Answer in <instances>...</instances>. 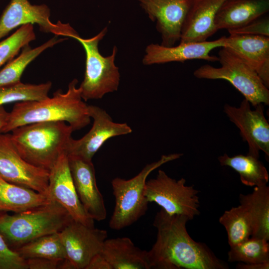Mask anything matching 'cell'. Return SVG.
<instances>
[{"mask_svg":"<svg viewBox=\"0 0 269 269\" xmlns=\"http://www.w3.org/2000/svg\"><path fill=\"white\" fill-rule=\"evenodd\" d=\"M186 216L170 215L162 209L157 212L153 225L156 240L147 251L150 269H227L204 243L195 241L189 235Z\"/></svg>","mask_w":269,"mask_h":269,"instance_id":"1","label":"cell"},{"mask_svg":"<svg viewBox=\"0 0 269 269\" xmlns=\"http://www.w3.org/2000/svg\"><path fill=\"white\" fill-rule=\"evenodd\" d=\"M76 79L71 81L66 92L57 90L51 98L38 101L15 103L8 113L0 133H7L20 126L43 122H64L73 131L88 125L91 117L88 105L81 96Z\"/></svg>","mask_w":269,"mask_h":269,"instance_id":"2","label":"cell"},{"mask_svg":"<svg viewBox=\"0 0 269 269\" xmlns=\"http://www.w3.org/2000/svg\"><path fill=\"white\" fill-rule=\"evenodd\" d=\"M72 128L64 122H38L20 126L11 132L12 141L29 163L49 171L67 152Z\"/></svg>","mask_w":269,"mask_h":269,"instance_id":"3","label":"cell"},{"mask_svg":"<svg viewBox=\"0 0 269 269\" xmlns=\"http://www.w3.org/2000/svg\"><path fill=\"white\" fill-rule=\"evenodd\" d=\"M72 220L63 207L51 200L45 205L13 215L0 212V234L15 251L36 238L60 232Z\"/></svg>","mask_w":269,"mask_h":269,"instance_id":"4","label":"cell"},{"mask_svg":"<svg viewBox=\"0 0 269 269\" xmlns=\"http://www.w3.org/2000/svg\"><path fill=\"white\" fill-rule=\"evenodd\" d=\"M182 155V153L162 155L158 160L146 164L131 179H113L111 183L115 205L109 221L110 228L121 230L132 225L144 215L149 203L144 195L148 176L162 165L177 159Z\"/></svg>","mask_w":269,"mask_h":269,"instance_id":"5","label":"cell"},{"mask_svg":"<svg viewBox=\"0 0 269 269\" xmlns=\"http://www.w3.org/2000/svg\"><path fill=\"white\" fill-rule=\"evenodd\" d=\"M218 57L220 67L202 65L194 71V76L198 79L228 81L253 107L269 105V88L253 69L224 47L219 50Z\"/></svg>","mask_w":269,"mask_h":269,"instance_id":"6","label":"cell"},{"mask_svg":"<svg viewBox=\"0 0 269 269\" xmlns=\"http://www.w3.org/2000/svg\"><path fill=\"white\" fill-rule=\"evenodd\" d=\"M107 32L105 27L91 38H75L83 46L86 54L84 77L79 86L84 101L100 99L105 94L116 91L119 86L120 74L115 63L117 47L114 46L111 55L106 57L100 53L98 48L99 42Z\"/></svg>","mask_w":269,"mask_h":269,"instance_id":"7","label":"cell"},{"mask_svg":"<svg viewBox=\"0 0 269 269\" xmlns=\"http://www.w3.org/2000/svg\"><path fill=\"white\" fill-rule=\"evenodd\" d=\"M199 191L186 185V180H176L159 170L155 178L146 181L144 195L170 215L186 216L190 220L200 214Z\"/></svg>","mask_w":269,"mask_h":269,"instance_id":"8","label":"cell"},{"mask_svg":"<svg viewBox=\"0 0 269 269\" xmlns=\"http://www.w3.org/2000/svg\"><path fill=\"white\" fill-rule=\"evenodd\" d=\"M50 9L45 4H32L28 0H10L0 16V40L14 29L27 24H36L40 31L75 39L79 36L69 23L50 20Z\"/></svg>","mask_w":269,"mask_h":269,"instance_id":"9","label":"cell"},{"mask_svg":"<svg viewBox=\"0 0 269 269\" xmlns=\"http://www.w3.org/2000/svg\"><path fill=\"white\" fill-rule=\"evenodd\" d=\"M49 175V171L29 163L21 156L10 134L0 133V178L47 196Z\"/></svg>","mask_w":269,"mask_h":269,"instance_id":"10","label":"cell"},{"mask_svg":"<svg viewBox=\"0 0 269 269\" xmlns=\"http://www.w3.org/2000/svg\"><path fill=\"white\" fill-rule=\"evenodd\" d=\"M251 104L244 99L239 107L225 104L224 113L239 130L243 140L248 145V153L259 158L260 151L269 156V124L265 114L263 104L252 108Z\"/></svg>","mask_w":269,"mask_h":269,"instance_id":"11","label":"cell"},{"mask_svg":"<svg viewBox=\"0 0 269 269\" xmlns=\"http://www.w3.org/2000/svg\"><path fill=\"white\" fill-rule=\"evenodd\" d=\"M59 234L65 248L68 269H86L100 253L108 233L72 220Z\"/></svg>","mask_w":269,"mask_h":269,"instance_id":"12","label":"cell"},{"mask_svg":"<svg viewBox=\"0 0 269 269\" xmlns=\"http://www.w3.org/2000/svg\"><path fill=\"white\" fill-rule=\"evenodd\" d=\"M88 111L91 119L93 120L92 127L82 138H72L67 154L92 161L94 155L107 140L129 134L132 129L127 123L113 122L106 111L98 106L88 105Z\"/></svg>","mask_w":269,"mask_h":269,"instance_id":"13","label":"cell"},{"mask_svg":"<svg viewBox=\"0 0 269 269\" xmlns=\"http://www.w3.org/2000/svg\"><path fill=\"white\" fill-rule=\"evenodd\" d=\"M160 33L161 45H174L181 38L182 26L192 0H137Z\"/></svg>","mask_w":269,"mask_h":269,"instance_id":"14","label":"cell"},{"mask_svg":"<svg viewBox=\"0 0 269 269\" xmlns=\"http://www.w3.org/2000/svg\"><path fill=\"white\" fill-rule=\"evenodd\" d=\"M47 196L63 207L74 220L94 227V220L85 212L77 194L66 153L60 156L49 171Z\"/></svg>","mask_w":269,"mask_h":269,"instance_id":"15","label":"cell"},{"mask_svg":"<svg viewBox=\"0 0 269 269\" xmlns=\"http://www.w3.org/2000/svg\"><path fill=\"white\" fill-rule=\"evenodd\" d=\"M69 167L79 199L88 216L94 220L106 219L107 210L99 190L92 161L68 156Z\"/></svg>","mask_w":269,"mask_h":269,"instance_id":"16","label":"cell"},{"mask_svg":"<svg viewBox=\"0 0 269 269\" xmlns=\"http://www.w3.org/2000/svg\"><path fill=\"white\" fill-rule=\"evenodd\" d=\"M225 37L213 41L180 42L177 46H171L152 43L145 49L142 63L149 65L172 62H184L193 59L217 62L218 56L210 55V52L215 48L224 46Z\"/></svg>","mask_w":269,"mask_h":269,"instance_id":"17","label":"cell"},{"mask_svg":"<svg viewBox=\"0 0 269 269\" xmlns=\"http://www.w3.org/2000/svg\"><path fill=\"white\" fill-rule=\"evenodd\" d=\"M244 61L258 74L269 88V37L254 35H230L223 47Z\"/></svg>","mask_w":269,"mask_h":269,"instance_id":"18","label":"cell"},{"mask_svg":"<svg viewBox=\"0 0 269 269\" xmlns=\"http://www.w3.org/2000/svg\"><path fill=\"white\" fill-rule=\"evenodd\" d=\"M226 0H192L184 20L180 42H203L218 30L215 19Z\"/></svg>","mask_w":269,"mask_h":269,"instance_id":"19","label":"cell"},{"mask_svg":"<svg viewBox=\"0 0 269 269\" xmlns=\"http://www.w3.org/2000/svg\"><path fill=\"white\" fill-rule=\"evenodd\" d=\"M269 10V0H226L215 19L217 30L236 29L264 15Z\"/></svg>","mask_w":269,"mask_h":269,"instance_id":"20","label":"cell"},{"mask_svg":"<svg viewBox=\"0 0 269 269\" xmlns=\"http://www.w3.org/2000/svg\"><path fill=\"white\" fill-rule=\"evenodd\" d=\"M100 254L112 269H149L147 251L135 246L128 237L107 239Z\"/></svg>","mask_w":269,"mask_h":269,"instance_id":"21","label":"cell"},{"mask_svg":"<svg viewBox=\"0 0 269 269\" xmlns=\"http://www.w3.org/2000/svg\"><path fill=\"white\" fill-rule=\"evenodd\" d=\"M239 202L249 218L251 237L269 241V187H254L251 193L240 194Z\"/></svg>","mask_w":269,"mask_h":269,"instance_id":"22","label":"cell"},{"mask_svg":"<svg viewBox=\"0 0 269 269\" xmlns=\"http://www.w3.org/2000/svg\"><path fill=\"white\" fill-rule=\"evenodd\" d=\"M50 200L45 194L0 177V212L19 213L45 205Z\"/></svg>","mask_w":269,"mask_h":269,"instance_id":"23","label":"cell"},{"mask_svg":"<svg viewBox=\"0 0 269 269\" xmlns=\"http://www.w3.org/2000/svg\"><path fill=\"white\" fill-rule=\"evenodd\" d=\"M218 160L221 165L230 167L238 172L241 181L246 186H262L269 182L268 170L259 158L248 153L233 156L225 153Z\"/></svg>","mask_w":269,"mask_h":269,"instance_id":"24","label":"cell"},{"mask_svg":"<svg viewBox=\"0 0 269 269\" xmlns=\"http://www.w3.org/2000/svg\"><path fill=\"white\" fill-rule=\"evenodd\" d=\"M57 36L34 48L29 45L24 46L16 58L8 62L0 70V87L20 81L21 77L27 66L47 49L52 47L66 38H57Z\"/></svg>","mask_w":269,"mask_h":269,"instance_id":"25","label":"cell"},{"mask_svg":"<svg viewBox=\"0 0 269 269\" xmlns=\"http://www.w3.org/2000/svg\"><path fill=\"white\" fill-rule=\"evenodd\" d=\"M15 251L25 260L36 258L60 261L66 260L65 248L59 232L36 238Z\"/></svg>","mask_w":269,"mask_h":269,"instance_id":"26","label":"cell"},{"mask_svg":"<svg viewBox=\"0 0 269 269\" xmlns=\"http://www.w3.org/2000/svg\"><path fill=\"white\" fill-rule=\"evenodd\" d=\"M52 87L48 81L39 84L23 83L21 81L0 87V106L20 102L38 101L47 98Z\"/></svg>","mask_w":269,"mask_h":269,"instance_id":"27","label":"cell"},{"mask_svg":"<svg viewBox=\"0 0 269 269\" xmlns=\"http://www.w3.org/2000/svg\"><path fill=\"white\" fill-rule=\"evenodd\" d=\"M219 221L226 229L230 247L245 241L252 236V229L249 218L241 205L225 211L219 218Z\"/></svg>","mask_w":269,"mask_h":269,"instance_id":"28","label":"cell"},{"mask_svg":"<svg viewBox=\"0 0 269 269\" xmlns=\"http://www.w3.org/2000/svg\"><path fill=\"white\" fill-rule=\"evenodd\" d=\"M229 262L244 264L269 262V241L251 237L245 241L230 247L228 253Z\"/></svg>","mask_w":269,"mask_h":269,"instance_id":"29","label":"cell"},{"mask_svg":"<svg viewBox=\"0 0 269 269\" xmlns=\"http://www.w3.org/2000/svg\"><path fill=\"white\" fill-rule=\"evenodd\" d=\"M35 38L33 24H27L20 26L13 34L0 41V68Z\"/></svg>","mask_w":269,"mask_h":269,"instance_id":"30","label":"cell"},{"mask_svg":"<svg viewBox=\"0 0 269 269\" xmlns=\"http://www.w3.org/2000/svg\"><path fill=\"white\" fill-rule=\"evenodd\" d=\"M0 269H28L26 260L8 247L0 234Z\"/></svg>","mask_w":269,"mask_h":269,"instance_id":"31","label":"cell"},{"mask_svg":"<svg viewBox=\"0 0 269 269\" xmlns=\"http://www.w3.org/2000/svg\"><path fill=\"white\" fill-rule=\"evenodd\" d=\"M230 35H254L269 37V16H262L240 27L228 30Z\"/></svg>","mask_w":269,"mask_h":269,"instance_id":"32","label":"cell"},{"mask_svg":"<svg viewBox=\"0 0 269 269\" xmlns=\"http://www.w3.org/2000/svg\"><path fill=\"white\" fill-rule=\"evenodd\" d=\"M26 260L28 269H67L66 260L60 261L36 258Z\"/></svg>","mask_w":269,"mask_h":269,"instance_id":"33","label":"cell"},{"mask_svg":"<svg viewBox=\"0 0 269 269\" xmlns=\"http://www.w3.org/2000/svg\"><path fill=\"white\" fill-rule=\"evenodd\" d=\"M86 269H112V268L103 256L99 253L91 260Z\"/></svg>","mask_w":269,"mask_h":269,"instance_id":"34","label":"cell"},{"mask_svg":"<svg viewBox=\"0 0 269 269\" xmlns=\"http://www.w3.org/2000/svg\"><path fill=\"white\" fill-rule=\"evenodd\" d=\"M238 269H269V262L264 263L244 264L240 263L236 267Z\"/></svg>","mask_w":269,"mask_h":269,"instance_id":"35","label":"cell"},{"mask_svg":"<svg viewBox=\"0 0 269 269\" xmlns=\"http://www.w3.org/2000/svg\"><path fill=\"white\" fill-rule=\"evenodd\" d=\"M7 115L8 112L5 111L3 106H0V133L5 124Z\"/></svg>","mask_w":269,"mask_h":269,"instance_id":"36","label":"cell"}]
</instances>
